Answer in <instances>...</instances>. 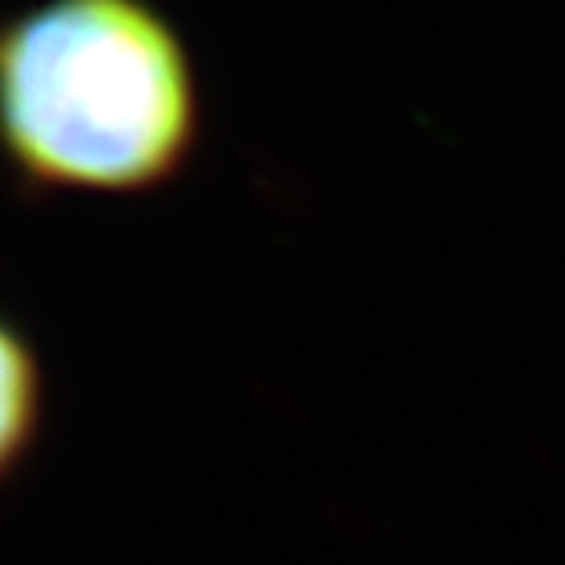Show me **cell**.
Returning <instances> with one entry per match:
<instances>
[{"label":"cell","mask_w":565,"mask_h":565,"mask_svg":"<svg viewBox=\"0 0 565 565\" xmlns=\"http://www.w3.org/2000/svg\"><path fill=\"white\" fill-rule=\"evenodd\" d=\"M0 140L22 199H137L202 143L184 33L154 0H38L0 38Z\"/></svg>","instance_id":"1"},{"label":"cell","mask_w":565,"mask_h":565,"mask_svg":"<svg viewBox=\"0 0 565 565\" xmlns=\"http://www.w3.org/2000/svg\"><path fill=\"white\" fill-rule=\"evenodd\" d=\"M0 473L19 478L44 429V367L19 323L0 331Z\"/></svg>","instance_id":"2"}]
</instances>
